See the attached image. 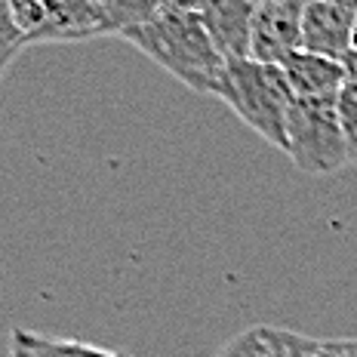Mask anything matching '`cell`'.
<instances>
[{
  "label": "cell",
  "mask_w": 357,
  "mask_h": 357,
  "mask_svg": "<svg viewBox=\"0 0 357 357\" xmlns=\"http://www.w3.org/2000/svg\"><path fill=\"white\" fill-rule=\"evenodd\" d=\"M123 40L132 43L139 53H145L154 65H160L188 89L215 96V99L222 96L228 62L215 50L197 13V3H185V0L160 3L158 13L132 31H126Z\"/></svg>",
  "instance_id": "obj_1"
},
{
  "label": "cell",
  "mask_w": 357,
  "mask_h": 357,
  "mask_svg": "<svg viewBox=\"0 0 357 357\" xmlns=\"http://www.w3.org/2000/svg\"><path fill=\"white\" fill-rule=\"evenodd\" d=\"M219 99L271 148L287 151V117L296 96L280 65H259L252 59L231 62Z\"/></svg>",
  "instance_id": "obj_2"
},
{
  "label": "cell",
  "mask_w": 357,
  "mask_h": 357,
  "mask_svg": "<svg viewBox=\"0 0 357 357\" xmlns=\"http://www.w3.org/2000/svg\"><path fill=\"white\" fill-rule=\"evenodd\" d=\"M158 6V0H47V19L31 37V47L123 37L151 19Z\"/></svg>",
  "instance_id": "obj_3"
},
{
  "label": "cell",
  "mask_w": 357,
  "mask_h": 357,
  "mask_svg": "<svg viewBox=\"0 0 357 357\" xmlns=\"http://www.w3.org/2000/svg\"><path fill=\"white\" fill-rule=\"evenodd\" d=\"M287 154L305 176H333L351 167L336 96L293 102L287 117Z\"/></svg>",
  "instance_id": "obj_4"
},
{
  "label": "cell",
  "mask_w": 357,
  "mask_h": 357,
  "mask_svg": "<svg viewBox=\"0 0 357 357\" xmlns=\"http://www.w3.org/2000/svg\"><path fill=\"white\" fill-rule=\"evenodd\" d=\"M302 0H262L252 16L250 59L259 65H284L302 50Z\"/></svg>",
  "instance_id": "obj_5"
},
{
  "label": "cell",
  "mask_w": 357,
  "mask_h": 357,
  "mask_svg": "<svg viewBox=\"0 0 357 357\" xmlns=\"http://www.w3.org/2000/svg\"><path fill=\"white\" fill-rule=\"evenodd\" d=\"M357 31V0H311L302 16V50L342 62Z\"/></svg>",
  "instance_id": "obj_6"
},
{
  "label": "cell",
  "mask_w": 357,
  "mask_h": 357,
  "mask_svg": "<svg viewBox=\"0 0 357 357\" xmlns=\"http://www.w3.org/2000/svg\"><path fill=\"white\" fill-rule=\"evenodd\" d=\"M252 0H213V3H197V13L210 31L219 56L231 62L250 59V37H252V16H256Z\"/></svg>",
  "instance_id": "obj_7"
},
{
  "label": "cell",
  "mask_w": 357,
  "mask_h": 357,
  "mask_svg": "<svg viewBox=\"0 0 357 357\" xmlns=\"http://www.w3.org/2000/svg\"><path fill=\"white\" fill-rule=\"evenodd\" d=\"M280 68H284L296 99H326V96H339V89L348 84L342 62L305 53V50L289 56Z\"/></svg>",
  "instance_id": "obj_8"
},
{
  "label": "cell",
  "mask_w": 357,
  "mask_h": 357,
  "mask_svg": "<svg viewBox=\"0 0 357 357\" xmlns=\"http://www.w3.org/2000/svg\"><path fill=\"white\" fill-rule=\"evenodd\" d=\"M10 357H121L102 351V348L84 345V342H59V339H43L25 330H13V348Z\"/></svg>",
  "instance_id": "obj_9"
},
{
  "label": "cell",
  "mask_w": 357,
  "mask_h": 357,
  "mask_svg": "<svg viewBox=\"0 0 357 357\" xmlns=\"http://www.w3.org/2000/svg\"><path fill=\"white\" fill-rule=\"evenodd\" d=\"M271 357H324V339H311L284 326H262Z\"/></svg>",
  "instance_id": "obj_10"
},
{
  "label": "cell",
  "mask_w": 357,
  "mask_h": 357,
  "mask_svg": "<svg viewBox=\"0 0 357 357\" xmlns=\"http://www.w3.org/2000/svg\"><path fill=\"white\" fill-rule=\"evenodd\" d=\"M22 50H28V37L13 16L10 0H0V80H3L6 68L19 59Z\"/></svg>",
  "instance_id": "obj_11"
},
{
  "label": "cell",
  "mask_w": 357,
  "mask_h": 357,
  "mask_svg": "<svg viewBox=\"0 0 357 357\" xmlns=\"http://www.w3.org/2000/svg\"><path fill=\"white\" fill-rule=\"evenodd\" d=\"M336 108H339V123L345 132V145L351 154V163H357V84H345L336 96Z\"/></svg>",
  "instance_id": "obj_12"
},
{
  "label": "cell",
  "mask_w": 357,
  "mask_h": 357,
  "mask_svg": "<svg viewBox=\"0 0 357 357\" xmlns=\"http://www.w3.org/2000/svg\"><path fill=\"white\" fill-rule=\"evenodd\" d=\"M215 357H271L268 354V342L262 336V326H252V330L234 336Z\"/></svg>",
  "instance_id": "obj_13"
},
{
  "label": "cell",
  "mask_w": 357,
  "mask_h": 357,
  "mask_svg": "<svg viewBox=\"0 0 357 357\" xmlns=\"http://www.w3.org/2000/svg\"><path fill=\"white\" fill-rule=\"evenodd\" d=\"M324 357H357V339H324Z\"/></svg>",
  "instance_id": "obj_14"
},
{
  "label": "cell",
  "mask_w": 357,
  "mask_h": 357,
  "mask_svg": "<svg viewBox=\"0 0 357 357\" xmlns=\"http://www.w3.org/2000/svg\"><path fill=\"white\" fill-rule=\"evenodd\" d=\"M342 68H345V80L348 84H357V31H354V40H351V50L342 59Z\"/></svg>",
  "instance_id": "obj_15"
}]
</instances>
